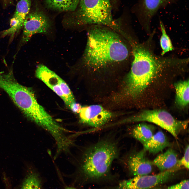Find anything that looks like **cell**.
I'll return each instance as SVG.
<instances>
[{"mask_svg":"<svg viewBox=\"0 0 189 189\" xmlns=\"http://www.w3.org/2000/svg\"><path fill=\"white\" fill-rule=\"evenodd\" d=\"M112 9H116L119 0H111Z\"/></svg>","mask_w":189,"mask_h":189,"instance_id":"obj_25","label":"cell"},{"mask_svg":"<svg viewBox=\"0 0 189 189\" xmlns=\"http://www.w3.org/2000/svg\"><path fill=\"white\" fill-rule=\"evenodd\" d=\"M175 169H172L161 172L154 175H146L134 177L120 182L118 189H150L164 183L174 175Z\"/></svg>","mask_w":189,"mask_h":189,"instance_id":"obj_8","label":"cell"},{"mask_svg":"<svg viewBox=\"0 0 189 189\" xmlns=\"http://www.w3.org/2000/svg\"><path fill=\"white\" fill-rule=\"evenodd\" d=\"M79 113L80 121L81 123L95 127L104 125L107 123L112 116V113L99 105L82 107Z\"/></svg>","mask_w":189,"mask_h":189,"instance_id":"obj_9","label":"cell"},{"mask_svg":"<svg viewBox=\"0 0 189 189\" xmlns=\"http://www.w3.org/2000/svg\"><path fill=\"white\" fill-rule=\"evenodd\" d=\"M92 26L82 57L85 66L97 71L129 61L132 52L129 43L108 27Z\"/></svg>","mask_w":189,"mask_h":189,"instance_id":"obj_2","label":"cell"},{"mask_svg":"<svg viewBox=\"0 0 189 189\" xmlns=\"http://www.w3.org/2000/svg\"><path fill=\"white\" fill-rule=\"evenodd\" d=\"M147 122L160 127L176 138L179 134L186 129L188 121L175 119L168 112L162 109L144 110L124 120L128 123Z\"/></svg>","mask_w":189,"mask_h":189,"instance_id":"obj_6","label":"cell"},{"mask_svg":"<svg viewBox=\"0 0 189 189\" xmlns=\"http://www.w3.org/2000/svg\"><path fill=\"white\" fill-rule=\"evenodd\" d=\"M154 127L145 123L137 125L133 128L131 132L132 136L143 145L148 141L154 134Z\"/></svg>","mask_w":189,"mask_h":189,"instance_id":"obj_18","label":"cell"},{"mask_svg":"<svg viewBox=\"0 0 189 189\" xmlns=\"http://www.w3.org/2000/svg\"><path fill=\"white\" fill-rule=\"evenodd\" d=\"M79 0H45L48 8L57 11L71 12L77 8Z\"/></svg>","mask_w":189,"mask_h":189,"instance_id":"obj_16","label":"cell"},{"mask_svg":"<svg viewBox=\"0 0 189 189\" xmlns=\"http://www.w3.org/2000/svg\"><path fill=\"white\" fill-rule=\"evenodd\" d=\"M173 0H140L137 12L141 22L149 28L153 17L162 6Z\"/></svg>","mask_w":189,"mask_h":189,"instance_id":"obj_11","label":"cell"},{"mask_svg":"<svg viewBox=\"0 0 189 189\" xmlns=\"http://www.w3.org/2000/svg\"><path fill=\"white\" fill-rule=\"evenodd\" d=\"M189 145L186 147L184 155L181 159L178 160L176 165V168L182 166L187 169H189Z\"/></svg>","mask_w":189,"mask_h":189,"instance_id":"obj_22","label":"cell"},{"mask_svg":"<svg viewBox=\"0 0 189 189\" xmlns=\"http://www.w3.org/2000/svg\"><path fill=\"white\" fill-rule=\"evenodd\" d=\"M30 0H20L18 3L14 14L10 21V27L3 31L1 36L13 37L23 27L25 18L30 11Z\"/></svg>","mask_w":189,"mask_h":189,"instance_id":"obj_10","label":"cell"},{"mask_svg":"<svg viewBox=\"0 0 189 189\" xmlns=\"http://www.w3.org/2000/svg\"><path fill=\"white\" fill-rule=\"evenodd\" d=\"M0 89L9 95L15 105L29 120L35 123L40 122L48 113L38 102L32 89L19 83L13 71L0 72Z\"/></svg>","mask_w":189,"mask_h":189,"instance_id":"obj_4","label":"cell"},{"mask_svg":"<svg viewBox=\"0 0 189 189\" xmlns=\"http://www.w3.org/2000/svg\"><path fill=\"white\" fill-rule=\"evenodd\" d=\"M189 185L188 180H185L169 187L167 189H189Z\"/></svg>","mask_w":189,"mask_h":189,"instance_id":"obj_23","label":"cell"},{"mask_svg":"<svg viewBox=\"0 0 189 189\" xmlns=\"http://www.w3.org/2000/svg\"><path fill=\"white\" fill-rule=\"evenodd\" d=\"M65 189H76L75 188L70 187H67Z\"/></svg>","mask_w":189,"mask_h":189,"instance_id":"obj_26","label":"cell"},{"mask_svg":"<svg viewBox=\"0 0 189 189\" xmlns=\"http://www.w3.org/2000/svg\"><path fill=\"white\" fill-rule=\"evenodd\" d=\"M146 151L143 149L129 159V169L135 176L148 175L152 171V164L146 156Z\"/></svg>","mask_w":189,"mask_h":189,"instance_id":"obj_12","label":"cell"},{"mask_svg":"<svg viewBox=\"0 0 189 189\" xmlns=\"http://www.w3.org/2000/svg\"><path fill=\"white\" fill-rule=\"evenodd\" d=\"M111 0H79L76 9L70 12L64 22L70 25H101L115 31L118 23L113 19Z\"/></svg>","mask_w":189,"mask_h":189,"instance_id":"obj_3","label":"cell"},{"mask_svg":"<svg viewBox=\"0 0 189 189\" xmlns=\"http://www.w3.org/2000/svg\"><path fill=\"white\" fill-rule=\"evenodd\" d=\"M116 144L109 141L99 142L90 148L83 157L82 170L87 177L97 178L105 175L118 155Z\"/></svg>","mask_w":189,"mask_h":189,"instance_id":"obj_5","label":"cell"},{"mask_svg":"<svg viewBox=\"0 0 189 189\" xmlns=\"http://www.w3.org/2000/svg\"><path fill=\"white\" fill-rule=\"evenodd\" d=\"M82 108L81 105L79 103L76 102L72 103L70 107L71 111L76 113H79Z\"/></svg>","mask_w":189,"mask_h":189,"instance_id":"obj_24","label":"cell"},{"mask_svg":"<svg viewBox=\"0 0 189 189\" xmlns=\"http://www.w3.org/2000/svg\"><path fill=\"white\" fill-rule=\"evenodd\" d=\"M16 0V1H17V0Z\"/></svg>","mask_w":189,"mask_h":189,"instance_id":"obj_27","label":"cell"},{"mask_svg":"<svg viewBox=\"0 0 189 189\" xmlns=\"http://www.w3.org/2000/svg\"><path fill=\"white\" fill-rule=\"evenodd\" d=\"M170 144L165 134L159 131L154 134L151 139L143 145L146 151L156 154L162 150Z\"/></svg>","mask_w":189,"mask_h":189,"instance_id":"obj_15","label":"cell"},{"mask_svg":"<svg viewBox=\"0 0 189 189\" xmlns=\"http://www.w3.org/2000/svg\"><path fill=\"white\" fill-rule=\"evenodd\" d=\"M35 75L65 102V98L59 86V76L46 66L41 64L39 65L36 68Z\"/></svg>","mask_w":189,"mask_h":189,"instance_id":"obj_13","label":"cell"},{"mask_svg":"<svg viewBox=\"0 0 189 189\" xmlns=\"http://www.w3.org/2000/svg\"><path fill=\"white\" fill-rule=\"evenodd\" d=\"M175 102L180 107L183 108L189 103V80L180 81L175 84Z\"/></svg>","mask_w":189,"mask_h":189,"instance_id":"obj_17","label":"cell"},{"mask_svg":"<svg viewBox=\"0 0 189 189\" xmlns=\"http://www.w3.org/2000/svg\"><path fill=\"white\" fill-rule=\"evenodd\" d=\"M160 26L161 32L160 44L162 50L161 55L163 56L174 49L171 40L166 33L165 26L161 21L160 22Z\"/></svg>","mask_w":189,"mask_h":189,"instance_id":"obj_20","label":"cell"},{"mask_svg":"<svg viewBox=\"0 0 189 189\" xmlns=\"http://www.w3.org/2000/svg\"><path fill=\"white\" fill-rule=\"evenodd\" d=\"M152 37L140 43L133 38L129 41L133 60L130 71L124 82L122 94L125 98L139 97L153 78L167 68L175 65L176 57L156 55L152 46Z\"/></svg>","mask_w":189,"mask_h":189,"instance_id":"obj_1","label":"cell"},{"mask_svg":"<svg viewBox=\"0 0 189 189\" xmlns=\"http://www.w3.org/2000/svg\"><path fill=\"white\" fill-rule=\"evenodd\" d=\"M51 23L46 13L38 8L30 11L23 25V31L20 46L27 42L36 34L46 33L50 28Z\"/></svg>","mask_w":189,"mask_h":189,"instance_id":"obj_7","label":"cell"},{"mask_svg":"<svg viewBox=\"0 0 189 189\" xmlns=\"http://www.w3.org/2000/svg\"><path fill=\"white\" fill-rule=\"evenodd\" d=\"M59 80L60 89L65 98L64 103L66 105L70 108L71 104L76 102L74 97L66 82L60 77Z\"/></svg>","mask_w":189,"mask_h":189,"instance_id":"obj_21","label":"cell"},{"mask_svg":"<svg viewBox=\"0 0 189 189\" xmlns=\"http://www.w3.org/2000/svg\"><path fill=\"white\" fill-rule=\"evenodd\" d=\"M178 160L174 150L170 148L166 151L159 154L154 160L153 163L161 172L176 168Z\"/></svg>","mask_w":189,"mask_h":189,"instance_id":"obj_14","label":"cell"},{"mask_svg":"<svg viewBox=\"0 0 189 189\" xmlns=\"http://www.w3.org/2000/svg\"><path fill=\"white\" fill-rule=\"evenodd\" d=\"M20 189H42L38 175L32 171L28 172L23 180Z\"/></svg>","mask_w":189,"mask_h":189,"instance_id":"obj_19","label":"cell"}]
</instances>
